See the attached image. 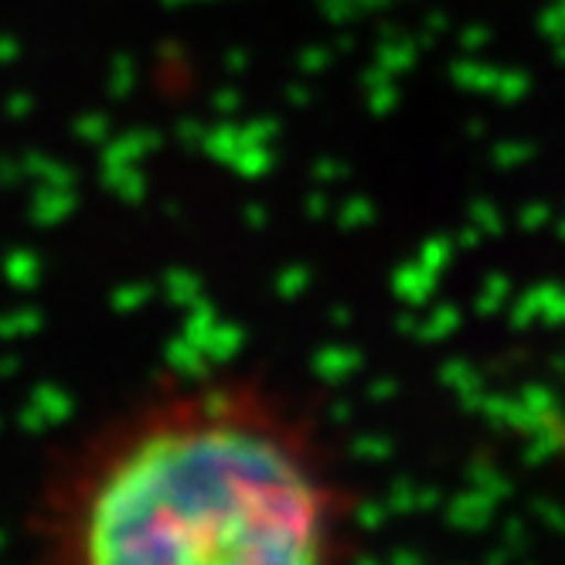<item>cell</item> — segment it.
I'll return each instance as SVG.
<instances>
[{
    "label": "cell",
    "instance_id": "cell-1",
    "mask_svg": "<svg viewBox=\"0 0 565 565\" xmlns=\"http://www.w3.org/2000/svg\"><path fill=\"white\" fill-rule=\"evenodd\" d=\"M42 565H351V501L307 416L256 379L160 385L34 501Z\"/></svg>",
    "mask_w": 565,
    "mask_h": 565
}]
</instances>
